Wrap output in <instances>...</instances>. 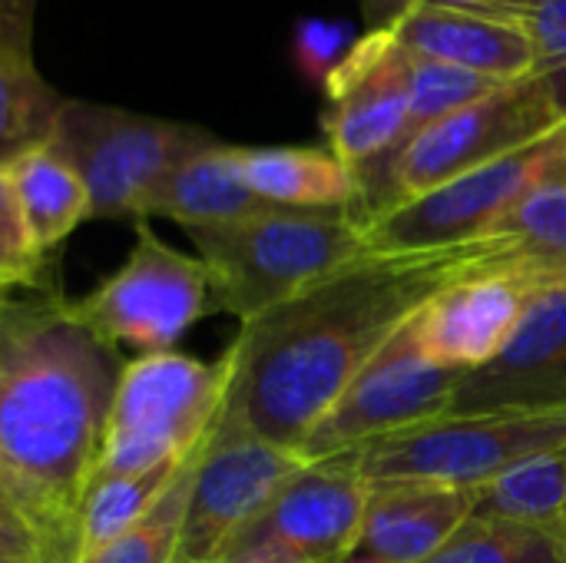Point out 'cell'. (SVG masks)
<instances>
[{"mask_svg": "<svg viewBox=\"0 0 566 563\" xmlns=\"http://www.w3.org/2000/svg\"><path fill=\"white\" fill-rule=\"evenodd\" d=\"M358 3H361V17H365V33H371V30L391 27L401 13H408L421 0H358Z\"/></svg>", "mask_w": 566, "mask_h": 563, "instance_id": "obj_32", "label": "cell"}, {"mask_svg": "<svg viewBox=\"0 0 566 563\" xmlns=\"http://www.w3.org/2000/svg\"><path fill=\"white\" fill-rule=\"evenodd\" d=\"M371 488L342 458L302 468L216 563H345Z\"/></svg>", "mask_w": 566, "mask_h": 563, "instance_id": "obj_11", "label": "cell"}, {"mask_svg": "<svg viewBox=\"0 0 566 563\" xmlns=\"http://www.w3.org/2000/svg\"><path fill=\"white\" fill-rule=\"evenodd\" d=\"M358 40L355 27L345 20H298L295 23V37H292V53L298 70L315 80L325 83V76L345 60V53L352 50V43Z\"/></svg>", "mask_w": 566, "mask_h": 563, "instance_id": "obj_29", "label": "cell"}, {"mask_svg": "<svg viewBox=\"0 0 566 563\" xmlns=\"http://www.w3.org/2000/svg\"><path fill=\"white\" fill-rule=\"evenodd\" d=\"M206 445L186 461V468L176 475L172 488L159 498V504L133 531L116 538L109 548H103L86 563H176L182 521H186V504H189V488H192V478H196V468H199Z\"/></svg>", "mask_w": 566, "mask_h": 563, "instance_id": "obj_26", "label": "cell"}, {"mask_svg": "<svg viewBox=\"0 0 566 563\" xmlns=\"http://www.w3.org/2000/svg\"><path fill=\"white\" fill-rule=\"evenodd\" d=\"M531 289L566 282V153L481 236Z\"/></svg>", "mask_w": 566, "mask_h": 563, "instance_id": "obj_18", "label": "cell"}, {"mask_svg": "<svg viewBox=\"0 0 566 563\" xmlns=\"http://www.w3.org/2000/svg\"><path fill=\"white\" fill-rule=\"evenodd\" d=\"M411 319L348 382V388L325 411V418L298 445V455L308 465L328 461L375 438L448 415L461 372L441 368L424 358Z\"/></svg>", "mask_w": 566, "mask_h": 563, "instance_id": "obj_10", "label": "cell"}, {"mask_svg": "<svg viewBox=\"0 0 566 563\" xmlns=\"http://www.w3.org/2000/svg\"><path fill=\"white\" fill-rule=\"evenodd\" d=\"M269 209L259 199L235 163V146L216 143L186 163H179L146 199V216H163L189 229L222 226Z\"/></svg>", "mask_w": 566, "mask_h": 563, "instance_id": "obj_20", "label": "cell"}, {"mask_svg": "<svg viewBox=\"0 0 566 563\" xmlns=\"http://www.w3.org/2000/svg\"><path fill=\"white\" fill-rule=\"evenodd\" d=\"M43 279V252L36 249L13 192L7 166H0V289H36Z\"/></svg>", "mask_w": 566, "mask_h": 563, "instance_id": "obj_28", "label": "cell"}, {"mask_svg": "<svg viewBox=\"0 0 566 563\" xmlns=\"http://www.w3.org/2000/svg\"><path fill=\"white\" fill-rule=\"evenodd\" d=\"M0 563H36L27 528H0Z\"/></svg>", "mask_w": 566, "mask_h": 563, "instance_id": "obj_33", "label": "cell"}, {"mask_svg": "<svg viewBox=\"0 0 566 563\" xmlns=\"http://www.w3.org/2000/svg\"><path fill=\"white\" fill-rule=\"evenodd\" d=\"M524 20L534 40L537 73L551 80L566 106V0H534Z\"/></svg>", "mask_w": 566, "mask_h": 563, "instance_id": "obj_30", "label": "cell"}, {"mask_svg": "<svg viewBox=\"0 0 566 563\" xmlns=\"http://www.w3.org/2000/svg\"><path fill=\"white\" fill-rule=\"evenodd\" d=\"M212 279L219 312L249 322L305 292L368 249L365 226L352 209H285L189 229Z\"/></svg>", "mask_w": 566, "mask_h": 563, "instance_id": "obj_3", "label": "cell"}, {"mask_svg": "<svg viewBox=\"0 0 566 563\" xmlns=\"http://www.w3.org/2000/svg\"><path fill=\"white\" fill-rule=\"evenodd\" d=\"M83 179L90 219H146L149 192L219 139L192 123L143 116L90 100H63L46 139Z\"/></svg>", "mask_w": 566, "mask_h": 563, "instance_id": "obj_7", "label": "cell"}, {"mask_svg": "<svg viewBox=\"0 0 566 563\" xmlns=\"http://www.w3.org/2000/svg\"><path fill=\"white\" fill-rule=\"evenodd\" d=\"M186 461L159 465V468L143 471V475L96 481L83 501V511H80V563L96 557L116 538L133 531L159 504V498L172 488V481L186 468Z\"/></svg>", "mask_w": 566, "mask_h": 563, "instance_id": "obj_23", "label": "cell"}, {"mask_svg": "<svg viewBox=\"0 0 566 563\" xmlns=\"http://www.w3.org/2000/svg\"><path fill=\"white\" fill-rule=\"evenodd\" d=\"M7 292H10V289H0V312H3V302H7V299H10V295H7Z\"/></svg>", "mask_w": 566, "mask_h": 563, "instance_id": "obj_36", "label": "cell"}, {"mask_svg": "<svg viewBox=\"0 0 566 563\" xmlns=\"http://www.w3.org/2000/svg\"><path fill=\"white\" fill-rule=\"evenodd\" d=\"M0 528H23L20 514H17V508H13V501H10L3 484H0Z\"/></svg>", "mask_w": 566, "mask_h": 563, "instance_id": "obj_35", "label": "cell"}, {"mask_svg": "<svg viewBox=\"0 0 566 563\" xmlns=\"http://www.w3.org/2000/svg\"><path fill=\"white\" fill-rule=\"evenodd\" d=\"M385 33L415 56L461 66L497 83H517L537 73V53L524 17L494 13L444 0H421Z\"/></svg>", "mask_w": 566, "mask_h": 563, "instance_id": "obj_15", "label": "cell"}, {"mask_svg": "<svg viewBox=\"0 0 566 563\" xmlns=\"http://www.w3.org/2000/svg\"><path fill=\"white\" fill-rule=\"evenodd\" d=\"M245 186L269 206L358 209L361 183L332 149L315 146H235Z\"/></svg>", "mask_w": 566, "mask_h": 563, "instance_id": "obj_19", "label": "cell"}, {"mask_svg": "<svg viewBox=\"0 0 566 563\" xmlns=\"http://www.w3.org/2000/svg\"><path fill=\"white\" fill-rule=\"evenodd\" d=\"M229 375V355L199 362L156 352L129 362L116 385L96 481L143 475L196 455L222 418Z\"/></svg>", "mask_w": 566, "mask_h": 563, "instance_id": "obj_6", "label": "cell"}, {"mask_svg": "<svg viewBox=\"0 0 566 563\" xmlns=\"http://www.w3.org/2000/svg\"><path fill=\"white\" fill-rule=\"evenodd\" d=\"M474 514L531 524L566 541V448L474 491Z\"/></svg>", "mask_w": 566, "mask_h": 563, "instance_id": "obj_22", "label": "cell"}, {"mask_svg": "<svg viewBox=\"0 0 566 563\" xmlns=\"http://www.w3.org/2000/svg\"><path fill=\"white\" fill-rule=\"evenodd\" d=\"M405 76H408V103H411V133L507 86L491 76H481V73H471L461 66H448L438 60H424L415 53H405Z\"/></svg>", "mask_w": 566, "mask_h": 563, "instance_id": "obj_27", "label": "cell"}, {"mask_svg": "<svg viewBox=\"0 0 566 563\" xmlns=\"http://www.w3.org/2000/svg\"><path fill=\"white\" fill-rule=\"evenodd\" d=\"M308 461L272 441H262L219 418L186 504L176 563H216L232 538L302 471Z\"/></svg>", "mask_w": 566, "mask_h": 563, "instance_id": "obj_12", "label": "cell"}, {"mask_svg": "<svg viewBox=\"0 0 566 563\" xmlns=\"http://www.w3.org/2000/svg\"><path fill=\"white\" fill-rule=\"evenodd\" d=\"M33 23H36V0H0V56L7 63L36 70Z\"/></svg>", "mask_w": 566, "mask_h": 563, "instance_id": "obj_31", "label": "cell"}, {"mask_svg": "<svg viewBox=\"0 0 566 563\" xmlns=\"http://www.w3.org/2000/svg\"><path fill=\"white\" fill-rule=\"evenodd\" d=\"M534 292L507 272L458 279L411 319L418 348L441 368L474 372L504 352Z\"/></svg>", "mask_w": 566, "mask_h": 563, "instance_id": "obj_16", "label": "cell"}, {"mask_svg": "<svg viewBox=\"0 0 566 563\" xmlns=\"http://www.w3.org/2000/svg\"><path fill=\"white\" fill-rule=\"evenodd\" d=\"M73 309L109 345H133L143 355H156L172 352L206 312H216V302L206 262L172 249L146 222H136L129 259Z\"/></svg>", "mask_w": 566, "mask_h": 563, "instance_id": "obj_8", "label": "cell"}, {"mask_svg": "<svg viewBox=\"0 0 566 563\" xmlns=\"http://www.w3.org/2000/svg\"><path fill=\"white\" fill-rule=\"evenodd\" d=\"M566 153V123L507 156L474 166L408 202L361 219L368 249H444L481 239Z\"/></svg>", "mask_w": 566, "mask_h": 563, "instance_id": "obj_9", "label": "cell"}, {"mask_svg": "<svg viewBox=\"0 0 566 563\" xmlns=\"http://www.w3.org/2000/svg\"><path fill=\"white\" fill-rule=\"evenodd\" d=\"M444 3H461V7H478V10H494V13H514L527 17L534 0H444Z\"/></svg>", "mask_w": 566, "mask_h": 563, "instance_id": "obj_34", "label": "cell"}, {"mask_svg": "<svg viewBox=\"0 0 566 563\" xmlns=\"http://www.w3.org/2000/svg\"><path fill=\"white\" fill-rule=\"evenodd\" d=\"M474 514V491L438 484H378L345 563H421Z\"/></svg>", "mask_w": 566, "mask_h": 563, "instance_id": "obj_17", "label": "cell"}, {"mask_svg": "<svg viewBox=\"0 0 566 563\" xmlns=\"http://www.w3.org/2000/svg\"><path fill=\"white\" fill-rule=\"evenodd\" d=\"M63 96L40 70L13 66L0 56V166L50 139Z\"/></svg>", "mask_w": 566, "mask_h": 563, "instance_id": "obj_25", "label": "cell"}, {"mask_svg": "<svg viewBox=\"0 0 566 563\" xmlns=\"http://www.w3.org/2000/svg\"><path fill=\"white\" fill-rule=\"evenodd\" d=\"M566 123L564 100L547 76L534 73L507 83L411 133L381 166L358 176V219L408 202L474 166L507 156Z\"/></svg>", "mask_w": 566, "mask_h": 563, "instance_id": "obj_4", "label": "cell"}, {"mask_svg": "<svg viewBox=\"0 0 566 563\" xmlns=\"http://www.w3.org/2000/svg\"><path fill=\"white\" fill-rule=\"evenodd\" d=\"M566 408V282L537 289L497 358L461 372L448 415Z\"/></svg>", "mask_w": 566, "mask_h": 563, "instance_id": "obj_14", "label": "cell"}, {"mask_svg": "<svg viewBox=\"0 0 566 563\" xmlns=\"http://www.w3.org/2000/svg\"><path fill=\"white\" fill-rule=\"evenodd\" d=\"M566 448V408L441 415L358 445L342 458L368 484H438L481 491L514 468Z\"/></svg>", "mask_w": 566, "mask_h": 563, "instance_id": "obj_5", "label": "cell"}, {"mask_svg": "<svg viewBox=\"0 0 566 563\" xmlns=\"http://www.w3.org/2000/svg\"><path fill=\"white\" fill-rule=\"evenodd\" d=\"M7 173L30 236L43 256L56 249L83 219H90V192L80 173L50 143H40L17 156Z\"/></svg>", "mask_w": 566, "mask_h": 563, "instance_id": "obj_21", "label": "cell"}, {"mask_svg": "<svg viewBox=\"0 0 566 563\" xmlns=\"http://www.w3.org/2000/svg\"><path fill=\"white\" fill-rule=\"evenodd\" d=\"M421 563H566V541L531 524L471 514L448 544Z\"/></svg>", "mask_w": 566, "mask_h": 563, "instance_id": "obj_24", "label": "cell"}, {"mask_svg": "<svg viewBox=\"0 0 566 563\" xmlns=\"http://www.w3.org/2000/svg\"><path fill=\"white\" fill-rule=\"evenodd\" d=\"M504 272L488 239L444 249H365L289 302L242 322L226 348L222 421L298 451L348 382L441 289Z\"/></svg>", "mask_w": 566, "mask_h": 563, "instance_id": "obj_1", "label": "cell"}, {"mask_svg": "<svg viewBox=\"0 0 566 563\" xmlns=\"http://www.w3.org/2000/svg\"><path fill=\"white\" fill-rule=\"evenodd\" d=\"M328 149L358 176L381 166L411 133L405 50L385 33H361L322 83Z\"/></svg>", "mask_w": 566, "mask_h": 563, "instance_id": "obj_13", "label": "cell"}, {"mask_svg": "<svg viewBox=\"0 0 566 563\" xmlns=\"http://www.w3.org/2000/svg\"><path fill=\"white\" fill-rule=\"evenodd\" d=\"M60 295L7 299L0 312V484L36 563H80V511L96 481L123 375Z\"/></svg>", "mask_w": 566, "mask_h": 563, "instance_id": "obj_2", "label": "cell"}]
</instances>
